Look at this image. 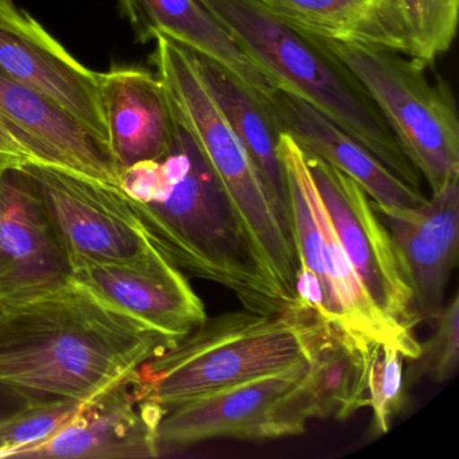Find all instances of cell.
<instances>
[{
	"label": "cell",
	"instance_id": "obj_23",
	"mask_svg": "<svg viewBox=\"0 0 459 459\" xmlns=\"http://www.w3.org/2000/svg\"><path fill=\"white\" fill-rule=\"evenodd\" d=\"M72 399L31 400L0 418V459L20 458L25 451L57 434L82 407Z\"/></svg>",
	"mask_w": 459,
	"mask_h": 459
},
{
	"label": "cell",
	"instance_id": "obj_1",
	"mask_svg": "<svg viewBox=\"0 0 459 459\" xmlns=\"http://www.w3.org/2000/svg\"><path fill=\"white\" fill-rule=\"evenodd\" d=\"M177 342L71 279L0 306V383L28 402L85 403Z\"/></svg>",
	"mask_w": 459,
	"mask_h": 459
},
{
	"label": "cell",
	"instance_id": "obj_16",
	"mask_svg": "<svg viewBox=\"0 0 459 459\" xmlns=\"http://www.w3.org/2000/svg\"><path fill=\"white\" fill-rule=\"evenodd\" d=\"M0 119L37 162L119 186L111 152L60 107L0 71Z\"/></svg>",
	"mask_w": 459,
	"mask_h": 459
},
{
	"label": "cell",
	"instance_id": "obj_24",
	"mask_svg": "<svg viewBox=\"0 0 459 459\" xmlns=\"http://www.w3.org/2000/svg\"><path fill=\"white\" fill-rule=\"evenodd\" d=\"M402 351L391 343L375 342L368 357V407L373 413V429L386 434L391 421L405 404Z\"/></svg>",
	"mask_w": 459,
	"mask_h": 459
},
{
	"label": "cell",
	"instance_id": "obj_4",
	"mask_svg": "<svg viewBox=\"0 0 459 459\" xmlns=\"http://www.w3.org/2000/svg\"><path fill=\"white\" fill-rule=\"evenodd\" d=\"M318 333L313 311H228L206 318L176 345L138 368L147 394L163 408L249 378L310 361Z\"/></svg>",
	"mask_w": 459,
	"mask_h": 459
},
{
	"label": "cell",
	"instance_id": "obj_18",
	"mask_svg": "<svg viewBox=\"0 0 459 459\" xmlns=\"http://www.w3.org/2000/svg\"><path fill=\"white\" fill-rule=\"evenodd\" d=\"M141 44L163 34L201 57L230 72L264 99L279 87L273 74L257 64L198 0H117Z\"/></svg>",
	"mask_w": 459,
	"mask_h": 459
},
{
	"label": "cell",
	"instance_id": "obj_21",
	"mask_svg": "<svg viewBox=\"0 0 459 459\" xmlns=\"http://www.w3.org/2000/svg\"><path fill=\"white\" fill-rule=\"evenodd\" d=\"M318 321L310 359V380L319 419L345 420L368 407V357L362 346L343 330Z\"/></svg>",
	"mask_w": 459,
	"mask_h": 459
},
{
	"label": "cell",
	"instance_id": "obj_3",
	"mask_svg": "<svg viewBox=\"0 0 459 459\" xmlns=\"http://www.w3.org/2000/svg\"><path fill=\"white\" fill-rule=\"evenodd\" d=\"M232 39L287 88L364 144L400 179L420 190V174L400 149L353 74L316 39L281 22L257 0H198Z\"/></svg>",
	"mask_w": 459,
	"mask_h": 459
},
{
	"label": "cell",
	"instance_id": "obj_26",
	"mask_svg": "<svg viewBox=\"0 0 459 459\" xmlns=\"http://www.w3.org/2000/svg\"><path fill=\"white\" fill-rule=\"evenodd\" d=\"M29 162H37L36 158L9 126L0 119V174Z\"/></svg>",
	"mask_w": 459,
	"mask_h": 459
},
{
	"label": "cell",
	"instance_id": "obj_6",
	"mask_svg": "<svg viewBox=\"0 0 459 459\" xmlns=\"http://www.w3.org/2000/svg\"><path fill=\"white\" fill-rule=\"evenodd\" d=\"M154 41L152 63L174 119L211 163L251 246L259 251L273 248L283 240V225L246 147L203 79L195 53L163 34Z\"/></svg>",
	"mask_w": 459,
	"mask_h": 459
},
{
	"label": "cell",
	"instance_id": "obj_27",
	"mask_svg": "<svg viewBox=\"0 0 459 459\" xmlns=\"http://www.w3.org/2000/svg\"><path fill=\"white\" fill-rule=\"evenodd\" d=\"M26 402L28 400L25 397L0 383V418L12 412V411L17 410Z\"/></svg>",
	"mask_w": 459,
	"mask_h": 459
},
{
	"label": "cell",
	"instance_id": "obj_22",
	"mask_svg": "<svg viewBox=\"0 0 459 459\" xmlns=\"http://www.w3.org/2000/svg\"><path fill=\"white\" fill-rule=\"evenodd\" d=\"M404 29L408 55L429 65L453 47L459 0H391Z\"/></svg>",
	"mask_w": 459,
	"mask_h": 459
},
{
	"label": "cell",
	"instance_id": "obj_14",
	"mask_svg": "<svg viewBox=\"0 0 459 459\" xmlns=\"http://www.w3.org/2000/svg\"><path fill=\"white\" fill-rule=\"evenodd\" d=\"M72 279L152 329L179 341L208 318L187 276L168 257L77 268Z\"/></svg>",
	"mask_w": 459,
	"mask_h": 459
},
{
	"label": "cell",
	"instance_id": "obj_9",
	"mask_svg": "<svg viewBox=\"0 0 459 459\" xmlns=\"http://www.w3.org/2000/svg\"><path fill=\"white\" fill-rule=\"evenodd\" d=\"M306 162L338 238L368 295L397 334L420 354L412 289L388 228L369 195L334 166L314 155Z\"/></svg>",
	"mask_w": 459,
	"mask_h": 459
},
{
	"label": "cell",
	"instance_id": "obj_10",
	"mask_svg": "<svg viewBox=\"0 0 459 459\" xmlns=\"http://www.w3.org/2000/svg\"><path fill=\"white\" fill-rule=\"evenodd\" d=\"M0 71L60 107L109 150L100 74L82 65L14 0H0Z\"/></svg>",
	"mask_w": 459,
	"mask_h": 459
},
{
	"label": "cell",
	"instance_id": "obj_13",
	"mask_svg": "<svg viewBox=\"0 0 459 459\" xmlns=\"http://www.w3.org/2000/svg\"><path fill=\"white\" fill-rule=\"evenodd\" d=\"M373 206L396 246L419 321H432L446 303L448 281L458 263L459 179L416 208Z\"/></svg>",
	"mask_w": 459,
	"mask_h": 459
},
{
	"label": "cell",
	"instance_id": "obj_11",
	"mask_svg": "<svg viewBox=\"0 0 459 459\" xmlns=\"http://www.w3.org/2000/svg\"><path fill=\"white\" fill-rule=\"evenodd\" d=\"M163 413L165 408L150 399L135 369L82 403L57 434L20 458H157Z\"/></svg>",
	"mask_w": 459,
	"mask_h": 459
},
{
	"label": "cell",
	"instance_id": "obj_12",
	"mask_svg": "<svg viewBox=\"0 0 459 459\" xmlns=\"http://www.w3.org/2000/svg\"><path fill=\"white\" fill-rule=\"evenodd\" d=\"M68 255L36 182L21 168L0 174V306L65 286Z\"/></svg>",
	"mask_w": 459,
	"mask_h": 459
},
{
	"label": "cell",
	"instance_id": "obj_15",
	"mask_svg": "<svg viewBox=\"0 0 459 459\" xmlns=\"http://www.w3.org/2000/svg\"><path fill=\"white\" fill-rule=\"evenodd\" d=\"M264 103L281 130L290 134L305 154L334 166L359 184L373 203L400 208L426 203L420 190L405 184L364 144L291 91L275 88Z\"/></svg>",
	"mask_w": 459,
	"mask_h": 459
},
{
	"label": "cell",
	"instance_id": "obj_25",
	"mask_svg": "<svg viewBox=\"0 0 459 459\" xmlns=\"http://www.w3.org/2000/svg\"><path fill=\"white\" fill-rule=\"evenodd\" d=\"M432 321L435 330L426 343H421L420 356L413 359L410 383L416 378L429 377L434 383H445L459 364V297L454 294Z\"/></svg>",
	"mask_w": 459,
	"mask_h": 459
},
{
	"label": "cell",
	"instance_id": "obj_5",
	"mask_svg": "<svg viewBox=\"0 0 459 459\" xmlns=\"http://www.w3.org/2000/svg\"><path fill=\"white\" fill-rule=\"evenodd\" d=\"M311 39L367 91L432 193L459 179L455 103L447 87L427 79L426 65L402 53Z\"/></svg>",
	"mask_w": 459,
	"mask_h": 459
},
{
	"label": "cell",
	"instance_id": "obj_7",
	"mask_svg": "<svg viewBox=\"0 0 459 459\" xmlns=\"http://www.w3.org/2000/svg\"><path fill=\"white\" fill-rule=\"evenodd\" d=\"M313 419L318 407L306 361L166 408L158 442L162 454L214 439H281L305 434Z\"/></svg>",
	"mask_w": 459,
	"mask_h": 459
},
{
	"label": "cell",
	"instance_id": "obj_19",
	"mask_svg": "<svg viewBox=\"0 0 459 459\" xmlns=\"http://www.w3.org/2000/svg\"><path fill=\"white\" fill-rule=\"evenodd\" d=\"M305 36L408 55V41L391 0H257Z\"/></svg>",
	"mask_w": 459,
	"mask_h": 459
},
{
	"label": "cell",
	"instance_id": "obj_20",
	"mask_svg": "<svg viewBox=\"0 0 459 459\" xmlns=\"http://www.w3.org/2000/svg\"><path fill=\"white\" fill-rule=\"evenodd\" d=\"M195 57L203 79L246 147L284 228L291 236L289 189L278 154L281 127L265 106L264 99L238 82L219 64L201 56L195 55Z\"/></svg>",
	"mask_w": 459,
	"mask_h": 459
},
{
	"label": "cell",
	"instance_id": "obj_2",
	"mask_svg": "<svg viewBox=\"0 0 459 459\" xmlns=\"http://www.w3.org/2000/svg\"><path fill=\"white\" fill-rule=\"evenodd\" d=\"M119 187L152 246L185 275L230 290L255 313L295 308L263 273L219 177L176 119L168 154L123 169Z\"/></svg>",
	"mask_w": 459,
	"mask_h": 459
},
{
	"label": "cell",
	"instance_id": "obj_8",
	"mask_svg": "<svg viewBox=\"0 0 459 459\" xmlns=\"http://www.w3.org/2000/svg\"><path fill=\"white\" fill-rule=\"evenodd\" d=\"M21 169L39 186L72 271L139 264L162 255L119 186L47 163L29 162Z\"/></svg>",
	"mask_w": 459,
	"mask_h": 459
},
{
	"label": "cell",
	"instance_id": "obj_17",
	"mask_svg": "<svg viewBox=\"0 0 459 459\" xmlns=\"http://www.w3.org/2000/svg\"><path fill=\"white\" fill-rule=\"evenodd\" d=\"M101 101L109 150L120 171L168 154L174 119L158 74L139 66H114L100 74Z\"/></svg>",
	"mask_w": 459,
	"mask_h": 459
}]
</instances>
